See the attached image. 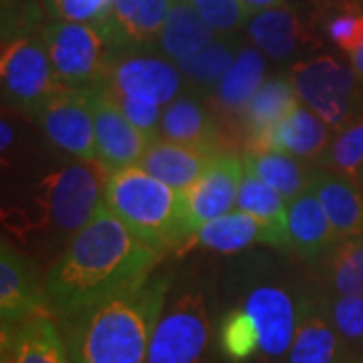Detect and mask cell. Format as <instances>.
<instances>
[{
    "instance_id": "1",
    "label": "cell",
    "mask_w": 363,
    "mask_h": 363,
    "mask_svg": "<svg viewBox=\"0 0 363 363\" xmlns=\"http://www.w3.org/2000/svg\"><path fill=\"white\" fill-rule=\"evenodd\" d=\"M166 252L150 247L109 208L101 206L45 277L49 307L65 319L143 283Z\"/></svg>"
},
{
    "instance_id": "2",
    "label": "cell",
    "mask_w": 363,
    "mask_h": 363,
    "mask_svg": "<svg viewBox=\"0 0 363 363\" xmlns=\"http://www.w3.org/2000/svg\"><path fill=\"white\" fill-rule=\"evenodd\" d=\"M168 272L107 297L63 319L71 363H145L168 297Z\"/></svg>"
},
{
    "instance_id": "3",
    "label": "cell",
    "mask_w": 363,
    "mask_h": 363,
    "mask_svg": "<svg viewBox=\"0 0 363 363\" xmlns=\"http://www.w3.org/2000/svg\"><path fill=\"white\" fill-rule=\"evenodd\" d=\"M39 0H2V97L35 116L65 85L55 77Z\"/></svg>"
},
{
    "instance_id": "4",
    "label": "cell",
    "mask_w": 363,
    "mask_h": 363,
    "mask_svg": "<svg viewBox=\"0 0 363 363\" xmlns=\"http://www.w3.org/2000/svg\"><path fill=\"white\" fill-rule=\"evenodd\" d=\"M104 204L150 247L184 248L192 236L184 192L157 180L138 164L111 172Z\"/></svg>"
},
{
    "instance_id": "5",
    "label": "cell",
    "mask_w": 363,
    "mask_h": 363,
    "mask_svg": "<svg viewBox=\"0 0 363 363\" xmlns=\"http://www.w3.org/2000/svg\"><path fill=\"white\" fill-rule=\"evenodd\" d=\"M111 172L99 160H77L47 174L37 186L33 198V212L4 214V222L13 233L51 230L75 234L104 206L105 186Z\"/></svg>"
},
{
    "instance_id": "6",
    "label": "cell",
    "mask_w": 363,
    "mask_h": 363,
    "mask_svg": "<svg viewBox=\"0 0 363 363\" xmlns=\"http://www.w3.org/2000/svg\"><path fill=\"white\" fill-rule=\"evenodd\" d=\"M45 37L55 77L61 85L89 89L104 83L117 52L105 23L51 18Z\"/></svg>"
},
{
    "instance_id": "7",
    "label": "cell",
    "mask_w": 363,
    "mask_h": 363,
    "mask_svg": "<svg viewBox=\"0 0 363 363\" xmlns=\"http://www.w3.org/2000/svg\"><path fill=\"white\" fill-rule=\"evenodd\" d=\"M353 67L333 55H313L291 67L289 79L301 104L313 109L333 133L355 119L359 104V83Z\"/></svg>"
},
{
    "instance_id": "8",
    "label": "cell",
    "mask_w": 363,
    "mask_h": 363,
    "mask_svg": "<svg viewBox=\"0 0 363 363\" xmlns=\"http://www.w3.org/2000/svg\"><path fill=\"white\" fill-rule=\"evenodd\" d=\"M101 85L116 97L166 107L184 93L186 81L178 65L156 49H130L116 52Z\"/></svg>"
},
{
    "instance_id": "9",
    "label": "cell",
    "mask_w": 363,
    "mask_h": 363,
    "mask_svg": "<svg viewBox=\"0 0 363 363\" xmlns=\"http://www.w3.org/2000/svg\"><path fill=\"white\" fill-rule=\"evenodd\" d=\"M210 335L206 301L186 291L157 319L145 363H200Z\"/></svg>"
},
{
    "instance_id": "10",
    "label": "cell",
    "mask_w": 363,
    "mask_h": 363,
    "mask_svg": "<svg viewBox=\"0 0 363 363\" xmlns=\"http://www.w3.org/2000/svg\"><path fill=\"white\" fill-rule=\"evenodd\" d=\"M45 138L75 160H97L93 87H63L35 113Z\"/></svg>"
},
{
    "instance_id": "11",
    "label": "cell",
    "mask_w": 363,
    "mask_h": 363,
    "mask_svg": "<svg viewBox=\"0 0 363 363\" xmlns=\"http://www.w3.org/2000/svg\"><path fill=\"white\" fill-rule=\"evenodd\" d=\"M247 309L259 333V357L267 363H279L289 357L297 327V298L283 286H255L245 298Z\"/></svg>"
},
{
    "instance_id": "12",
    "label": "cell",
    "mask_w": 363,
    "mask_h": 363,
    "mask_svg": "<svg viewBox=\"0 0 363 363\" xmlns=\"http://www.w3.org/2000/svg\"><path fill=\"white\" fill-rule=\"evenodd\" d=\"M347 345L329 315L327 291H303L297 297V327L286 363H335Z\"/></svg>"
},
{
    "instance_id": "13",
    "label": "cell",
    "mask_w": 363,
    "mask_h": 363,
    "mask_svg": "<svg viewBox=\"0 0 363 363\" xmlns=\"http://www.w3.org/2000/svg\"><path fill=\"white\" fill-rule=\"evenodd\" d=\"M93 119L97 160L109 172L140 164L150 140L138 130L105 85L93 87Z\"/></svg>"
},
{
    "instance_id": "14",
    "label": "cell",
    "mask_w": 363,
    "mask_h": 363,
    "mask_svg": "<svg viewBox=\"0 0 363 363\" xmlns=\"http://www.w3.org/2000/svg\"><path fill=\"white\" fill-rule=\"evenodd\" d=\"M45 281L40 283L37 264L2 238L0 248V317L2 325H18L49 313Z\"/></svg>"
},
{
    "instance_id": "15",
    "label": "cell",
    "mask_w": 363,
    "mask_h": 363,
    "mask_svg": "<svg viewBox=\"0 0 363 363\" xmlns=\"http://www.w3.org/2000/svg\"><path fill=\"white\" fill-rule=\"evenodd\" d=\"M242 178L245 162L234 152H224L188 190H184L192 233L202 224L228 214L236 206Z\"/></svg>"
},
{
    "instance_id": "16",
    "label": "cell",
    "mask_w": 363,
    "mask_h": 363,
    "mask_svg": "<svg viewBox=\"0 0 363 363\" xmlns=\"http://www.w3.org/2000/svg\"><path fill=\"white\" fill-rule=\"evenodd\" d=\"M250 43L274 61H285L298 52L319 47L311 25L293 4H277L250 16L245 26Z\"/></svg>"
},
{
    "instance_id": "17",
    "label": "cell",
    "mask_w": 363,
    "mask_h": 363,
    "mask_svg": "<svg viewBox=\"0 0 363 363\" xmlns=\"http://www.w3.org/2000/svg\"><path fill=\"white\" fill-rule=\"evenodd\" d=\"M160 138L169 142L200 145L218 152H233L228 133L222 130L218 116L210 109L202 95L186 89L162 111Z\"/></svg>"
},
{
    "instance_id": "18",
    "label": "cell",
    "mask_w": 363,
    "mask_h": 363,
    "mask_svg": "<svg viewBox=\"0 0 363 363\" xmlns=\"http://www.w3.org/2000/svg\"><path fill=\"white\" fill-rule=\"evenodd\" d=\"M172 0H113L105 18L117 51L156 49Z\"/></svg>"
},
{
    "instance_id": "19",
    "label": "cell",
    "mask_w": 363,
    "mask_h": 363,
    "mask_svg": "<svg viewBox=\"0 0 363 363\" xmlns=\"http://www.w3.org/2000/svg\"><path fill=\"white\" fill-rule=\"evenodd\" d=\"M220 154L224 152L157 138L150 142L138 166L156 176L157 180L166 182L168 186L184 192L210 168V164Z\"/></svg>"
},
{
    "instance_id": "20",
    "label": "cell",
    "mask_w": 363,
    "mask_h": 363,
    "mask_svg": "<svg viewBox=\"0 0 363 363\" xmlns=\"http://www.w3.org/2000/svg\"><path fill=\"white\" fill-rule=\"evenodd\" d=\"M289 248L303 259L319 260L337 242V234L311 186L289 202Z\"/></svg>"
},
{
    "instance_id": "21",
    "label": "cell",
    "mask_w": 363,
    "mask_h": 363,
    "mask_svg": "<svg viewBox=\"0 0 363 363\" xmlns=\"http://www.w3.org/2000/svg\"><path fill=\"white\" fill-rule=\"evenodd\" d=\"M311 188L317 192L339 238L363 234V184L315 164Z\"/></svg>"
},
{
    "instance_id": "22",
    "label": "cell",
    "mask_w": 363,
    "mask_h": 363,
    "mask_svg": "<svg viewBox=\"0 0 363 363\" xmlns=\"http://www.w3.org/2000/svg\"><path fill=\"white\" fill-rule=\"evenodd\" d=\"M298 104L301 99L291 79L277 75L262 81L238 119L245 131V152L259 147L272 128L283 121Z\"/></svg>"
},
{
    "instance_id": "23",
    "label": "cell",
    "mask_w": 363,
    "mask_h": 363,
    "mask_svg": "<svg viewBox=\"0 0 363 363\" xmlns=\"http://www.w3.org/2000/svg\"><path fill=\"white\" fill-rule=\"evenodd\" d=\"M333 138V130L305 104H298L289 116L279 121L259 147H274L291 156L317 164ZM255 147V150H259Z\"/></svg>"
},
{
    "instance_id": "24",
    "label": "cell",
    "mask_w": 363,
    "mask_h": 363,
    "mask_svg": "<svg viewBox=\"0 0 363 363\" xmlns=\"http://www.w3.org/2000/svg\"><path fill=\"white\" fill-rule=\"evenodd\" d=\"M2 337L13 345L14 363H71L65 337L51 313H40L18 325H2Z\"/></svg>"
},
{
    "instance_id": "25",
    "label": "cell",
    "mask_w": 363,
    "mask_h": 363,
    "mask_svg": "<svg viewBox=\"0 0 363 363\" xmlns=\"http://www.w3.org/2000/svg\"><path fill=\"white\" fill-rule=\"evenodd\" d=\"M267 71V63L262 51L255 45H242L240 52L236 55L233 67L216 85L212 97V107L218 109L222 116L240 119L252 95L262 85V77Z\"/></svg>"
},
{
    "instance_id": "26",
    "label": "cell",
    "mask_w": 363,
    "mask_h": 363,
    "mask_svg": "<svg viewBox=\"0 0 363 363\" xmlns=\"http://www.w3.org/2000/svg\"><path fill=\"white\" fill-rule=\"evenodd\" d=\"M242 45L245 43L238 33H222L200 51L176 63L186 81V89L194 91L202 97H210L226 71L233 67Z\"/></svg>"
},
{
    "instance_id": "27",
    "label": "cell",
    "mask_w": 363,
    "mask_h": 363,
    "mask_svg": "<svg viewBox=\"0 0 363 363\" xmlns=\"http://www.w3.org/2000/svg\"><path fill=\"white\" fill-rule=\"evenodd\" d=\"M216 30L200 16L190 0H172L164 28L156 43V51L166 59L180 63L194 55L210 40L216 39Z\"/></svg>"
},
{
    "instance_id": "28",
    "label": "cell",
    "mask_w": 363,
    "mask_h": 363,
    "mask_svg": "<svg viewBox=\"0 0 363 363\" xmlns=\"http://www.w3.org/2000/svg\"><path fill=\"white\" fill-rule=\"evenodd\" d=\"M242 162L247 172L255 174L259 180L274 188L286 202H291L311 186L315 164L298 160L281 150L274 147L248 150L245 152Z\"/></svg>"
},
{
    "instance_id": "29",
    "label": "cell",
    "mask_w": 363,
    "mask_h": 363,
    "mask_svg": "<svg viewBox=\"0 0 363 363\" xmlns=\"http://www.w3.org/2000/svg\"><path fill=\"white\" fill-rule=\"evenodd\" d=\"M255 242L272 245L271 233L255 216H250V214L236 208L234 212H228L220 218H214V220L202 224L188 238L184 248L200 247L228 255V252L245 250Z\"/></svg>"
},
{
    "instance_id": "30",
    "label": "cell",
    "mask_w": 363,
    "mask_h": 363,
    "mask_svg": "<svg viewBox=\"0 0 363 363\" xmlns=\"http://www.w3.org/2000/svg\"><path fill=\"white\" fill-rule=\"evenodd\" d=\"M236 208L255 216L271 233V247L289 248V236H286L289 202L274 188L259 180L247 169L240 184Z\"/></svg>"
},
{
    "instance_id": "31",
    "label": "cell",
    "mask_w": 363,
    "mask_h": 363,
    "mask_svg": "<svg viewBox=\"0 0 363 363\" xmlns=\"http://www.w3.org/2000/svg\"><path fill=\"white\" fill-rule=\"evenodd\" d=\"M317 267L329 293L363 295V234L339 238Z\"/></svg>"
},
{
    "instance_id": "32",
    "label": "cell",
    "mask_w": 363,
    "mask_h": 363,
    "mask_svg": "<svg viewBox=\"0 0 363 363\" xmlns=\"http://www.w3.org/2000/svg\"><path fill=\"white\" fill-rule=\"evenodd\" d=\"M317 166L359 180L363 174V116L333 133Z\"/></svg>"
},
{
    "instance_id": "33",
    "label": "cell",
    "mask_w": 363,
    "mask_h": 363,
    "mask_svg": "<svg viewBox=\"0 0 363 363\" xmlns=\"http://www.w3.org/2000/svg\"><path fill=\"white\" fill-rule=\"evenodd\" d=\"M218 343L233 363H245L259 355V333L245 307H236L222 317Z\"/></svg>"
},
{
    "instance_id": "34",
    "label": "cell",
    "mask_w": 363,
    "mask_h": 363,
    "mask_svg": "<svg viewBox=\"0 0 363 363\" xmlns=\"http://www.w3.org/2000/svg\"><path fill=\"white\" fill-rule=\"evenodd\" d=\"M327 305L345 345L363 350V295H335L327 291Z\"/></svg>"
},
{
    "instance_id": "35",
    "label": "cell",
    "mask_w": 363,
    "mask_h": 363,
    "mask_svg": "<svg viewBox=\"0 0 363 363\" xmlns=\"http://www.w3.org/2000/svg\"><path fill=\"white\" fill-rule=\"evenodd\" d=\"M190 2L218 35L238 33L242 26L248 25L252 16L242 0H190Z\"/></svg>"
},
{
    "instance_id": "36",
    "label": "cell",
    "mask_w": 363,
    "mask_h": 363,
    "mask_svg": "<svg viewBox=\"0 0 363 363\" xmlns=\"http://www.w3.org/2000/svg\"><path fill=\"white\" fill-rule=\"evenodd\" d=\"M329 40L343 52H353L363 40V11H335L325 23Z\"/></svg>"
},
{
    "instance_id": "37",
    "label": "cell",
    "mask_w": 363,
    "mask_h": 363,
    "mask_svg": "<svg viewBox=\"0 0 363 363\" xmlns=\"http://www.w3.org/2000/svg\"><path fill=\"white\" fill-rule=\"evenodd\" d=\"M113 0H47L51 18L77 23H105Z\"/></svg>"
},
{
    "instance_id": "38",
    "label": "cell",
    "mask_w": 363,
    "mask_h": 363,
    "mask_svg": "<svg viewBox=\"0 0 363 363\" xmlns=\"http://www.w3.org/2000/svg\"><path fill=\"white\" fill-rule=\"evenodd\" d=\"M116 101L121 107V111L125 113V117L130 119L138 130L142 131L150 142H154V140L160 138V123H162V111H164V107L142 104V101L128 99V97H116Z\"/></svg>"
},
{
    "instance_id": "39",
    "label": "cell",
    "mask_w": 363,
    "mask_h": 363,
    "mask_svg": "<svg viewBox=\"0 0 363 363\" xmlns=\"http://www.w3.org/2000/svg\"><path fill=\"white\" fill-rule=\"evenodd\" d=\"M313 6L325 11H363V0H309Z\"/></svg>"
},
{
    "instance_id": "40",
    "label": "cell",
    "mask_w": 363,
    "mask_h": 363,
    "mask_svg": "<svg viewBox=\"0 0 363 363\" xmlns=\"http://www.w3.org/2000/svg\"><path fill=\"white\" fill-rule=\"evenodd\" d=\"M247 4V9L250 13H259V11H264V9H271V6H277V4H283L285 0H242Z\"/></svg>"
},
{
    "instance_id": "41",
    "label": "cell",
    "mask_w": 363,
    "mask_h": 363,
    "mask_svg": "<svg viewBox=\"0 0 363 363\" xmlns=\"http://www.w3.org/2000/svg\"><path fill=\"white\" fill-rule=\"evenodd\" d=\"M350 59H351V67H353V71L363 79V40H362V45H359L355 51L350 52Z\"/></svg>"
},
{
    "instance_id": "42",
    "label": "cell",
    "mask_w": 363,
    "mask_h": 363,
    "mask_svg": "<svg viewBox=\"0 0 363 363\" xmlns=\"http://www.w3.org/2000/svg\"><path fill=\"white\" fill-rule=\"evenodd\" d=\"M13 125H11L6 119H2V152H9V147H11V143H13Z\"/></svg>"
},
{
    "instance_id": "43",
    "label": "cell",
    "mask_w": 363,
    "mask_h": 363,
    "mask_svg": "<svg viewBox=\"0 0 363 363\" xmlns=\"http://www.w3.org/2000/svg\"><path fill=\"white\" fill-rule=\"evenodd\" d=\"M335 363H362V362H357V359H351L350 355H345L343 359H339V362H335Z\"/></svg>"
},
{
    "instance_id": "44",
    "label": "cell",
    "mask_w": 363,
    "mask_h": 363,
    "mask_svg": "<svg viewBox=\"0 0 363 363\" xmlns=\"http://www.w3.org/2000/svg\"><path fill=\"white\" fill-rule=\"evenodd\" d=\"M359 182H362V184H363V174H362V178H359Z\"/></svg>"
}]
</instances>
